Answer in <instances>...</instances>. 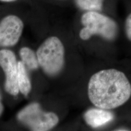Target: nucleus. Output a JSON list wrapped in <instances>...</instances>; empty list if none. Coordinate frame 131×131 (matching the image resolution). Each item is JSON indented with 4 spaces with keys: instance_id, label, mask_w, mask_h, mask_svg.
Wrapping results in <instances>:
<instances>
[{
    "instance_id": "1",
    "label": "nucleus",
    "mask_w": 131,
    "mask_h": 131,
    "mask_svg": "<svg viewBox=\"0 0 131 131\" xmlns=\"http://www.w3.org/2000/svg\"><path fill=\"white\" fill-rule=\"evenodd\" d=\"M88 96L94 105L111 110L120 107L131 97V84L125 73L115 69L94 73L88 83Z\"/></svg>"
},
{
    "instance_id": "2",
    "label": "nucleus",
    "mask_w": 131,
    "mask_h": 131,
    "mask_svg": "<svg viewBox=\"0 0 131 131\" xmlns=\"http://www.w3.org/2000/svg\"><path fill=\"white\" fill-rule=\"evenodd\" d=\"M80 23L83 26L79 35L88 40L93 35H99L104 40L114 41L118 34L117 22L111 16L98 11H83Z\"/></svg>"
},
{
    "instance_id": "3",
    "label": "nucleus",
    "mask_w": 131,
    "mask_h": 131,
    "mask_svg": "<svg viewBox=\"0 0 131 131\" xmlns=\"http://www.w3.org/2000/svg\"><path fill=\"white\" fill-rule=\"evenodd\" d=\"M39 64L50 76L58 75L64 64V48L61 40L56 37H49L37 52Z\"/></svg>"
},
{
    "instance_id": "4",
    "label": "nucleus",
    "mask_w": 131,
    "mask_h": 131,
    "mask_svg": "<svg viewBox=\"0 0 131 131\" xmlns=\"http://www.w3.org/2000/svg\"><path fill=\"white\" fill-rule=\"evenodd\" d=\"M17 118L21 123L35 131L49 130L59 122L56 114L45 112L37 103H32L24 107L17 114Z\"/></svg>"
},
{
    "instance_id": "5",
    "label": "nucleus",
    "mask_w": 131,
    "mask_h": 131,
    "mask_svg": "<svg viewBox=\"0 0 131 131\" xmlns=\"http://www.w3.org/2000/svg\"><path fill=\"white\" fill-rule=\"evenodd\" d=\"M24 28L23 19L17 15L9 14L0 19V47L16 45Z\"/></svg>"
},
{
    "instance_id": "6",
    "label": "nucleus",
    "mask_w": 131,
    "mask_h": 131,
    "mask_svg": "<svg viewBox=\"0 0 131 131\" xmlns=\"http://www.w3.org/2000/svg\"><path fill=\"white\" fill-rule=\"evenodd\" d=\"M0 66L6 75L4 88L12 95H17L19 93L18 86V61L15 53L7 49L0 50Z\"/></svg>"
},
{
    "instance_id": "7",
    "label": "nucleus",
    "mask_w": 131,
    "mask_h": 131,
    "mask_svg": "<svg viewBox=\"0 0 131 131\" xmlns=\"http://www.w3.org/2000/svg\"><path fill=\"white\" fill-rule=\"evenodd\" d=\"M114 118L112 112L107 109L92 108L88 110L84 114V119L87 124L93 128H97L106 125Z\"/></svg>"
},
{
    "instance_id": "8",
    "label": "nucleus",
    "mask_w": 131,
    "mask_h": 131,
    "mask_svg": "<svg viewBox=\"0 0 131 131\" xmlns=\"http://www.w3.org/2000/svg\"><path fill=\"white\" fill-rule=\"evenodd\" d=\"M27 69L22 61H18V86L19 92L25 96L29 94L32 88Z\"/></svg>"
},
{
    "instance_id": "9",
    "label": "nucleus",
    "mask_w": 131,
    "mask_h": 131,
    "mask_svg": "<svg viewBox=\"0 0 131 131\" xmlns=\"http://www.w3.org/2000/svg\"><path fill=\"white\" fill-rule=\"evenodd\" d=\"M75 6L81 11H98L103 12L109 0H73Z\"/></svg>"
},
{
    "instance_id": "10",
    "label": "nucleus",
    "mask_w": 131,
    "mask_h": 131,
    "mask_svg": "<svg viewBox=\"0 0 131 131\" xmlns=\"http://www.w3.org/2000/svg\"><path fill=\"white\" fill-rule=\"evenodd\" d=\"M19 56L21 61L28 70H34L38 68L40 64L37 56L32 49L27 47H23L19 50Z\"/></svg>"
},
{
    "instance_id": "11",
    "label": "nucleus",
    "mask_w": 131,
    "mask_h": 131,
    "mask_svg": "<svg viewBox=\"0 0 131 131\" xmlns=\"http://www.w3.org/2000/svg\"><path fill=\"white\" fill-rule=\"evenodd\" d=\"M124 30L127 39L131 41V10L127 14L124 21Z\"/></svg>"
},
{
    "instance_id": "12",
    "label": "nucleus",
    "mask_w": 131,
    "mask_h": 131,
    "mask_svg": "<svg viewBox=\"0 0 131 131\" xmlns=\"http://www.w3.org/2000/svg\"><path fill=\"white\" fill-rule=\"evenodd\" d=\"M4 111V106L2 103V96H1V93H0V116L1 115Z\"/></svg>"
},
{
    "instance_id": "13",
    "label": "nucleus",
    "mask_w": 131,
    "mask_h": 131,
    "mask_svg": "<svg viewBox=\"0 0 131 131\" xmlns=\"http://www.w3.org/2000/svg\"><path fill=\"white\" fill-rule=\"evenodd\" d=\"M18 0H0V1L3 3H14L16 2Z\"/></svg>"
},
{
    "instance_id": "14",
    "label": "nucleus",
    "mask_w": 131,
    "mask_h": 131,
    "mask_svg": "<svg viewBox=\"0 0 131 131\" xmlns=\"http://www.w3.org/2000/svg\"><path fill=\"white\" fill-rule=\"evenodd\" d=\"M117 130H129L128 129H117Z\"/></svg>"
},
{
    "instance_id": "15",
    "label": "nucleus",
    "mask_w": 131,
    "mask_h": 131,
    "mask_svg": "<svg viewBox=\"0 0 131 131\" xmlns=\"http://www.w3.org/2000/svg\"><path fill=\"white\" fill-rule=\"evenodd\" d=\"M56 1H66V0H56Z\"/></svg>"
}]
</instances>
